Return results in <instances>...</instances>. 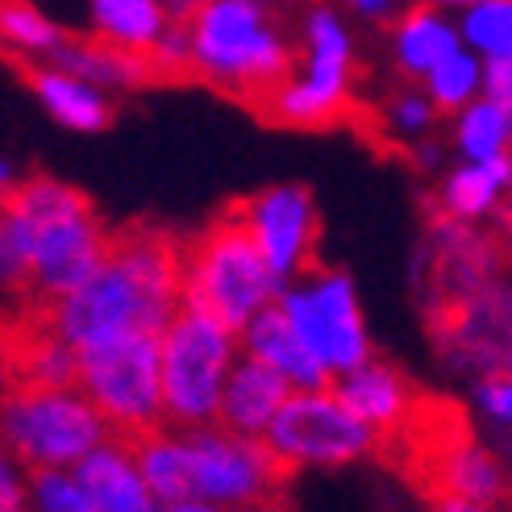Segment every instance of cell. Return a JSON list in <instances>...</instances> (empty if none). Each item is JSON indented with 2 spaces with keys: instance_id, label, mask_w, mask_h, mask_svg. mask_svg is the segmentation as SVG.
Listing matches in <instances>:
<instances>
[{
  "instance_id": "6da1fadb",
  "label": "cell",
  "mask_w": 512,
  "mask_h": 512,
  "mask_svg": "<svg viewBox=\"0 0 512 512\" xmlns=\"http://www.w3.org/2000/svg\"><path fill=\"white\" fill-rule=\"evenodd\" d=\"M179 309H184V242L159 225H125L113 229L105 267L80 292L46 304L38 321L84 354L121 338H163Z\"/></svg>"
},
{
  "instance_id": "7a4b0ae2",
  "label": "cell",
  "mask_w": 512,
  "mask_h": 512,
  "mask_svg": "<svg viewBox=\"0 0 512 512\" xmlns=\"http://www.w3.org/2000/svg\"><path fill=\"white\" fill-rule=\"evenodd\" d=\"M188 30L196 80L238 96L254 109L292 80L300 59L284 25L259 0H204V5H192Z\"/></svg>"
},
{
  "instance_id": "3957f363",
  "label": "cell",
  "mask_w": 512,
  "mask_h": 512,
  "mask_svg": "<svg viewBox=\"0 0 512 512\" xmlns=\"http://www.w3.org/2000/svg\"><path fill=\"white\" fill-rule=\"evenodd\" d=\"M34 234V275L30 292L42 304H59L80 292L105 267L113 229L96 213V204L67 179L25 175V184L5 200Z\"/></svg>"
},
{
  "instance_id": "277c9868",
  "label": "cell",
  "mask_w": 512,
  "mask_h": 512,
  "mask_svg": "<svg viewBox=\"0 0 512 512\" xmlns=\"http://www.w3.org/2000/svg\"><path fill=\"white\" fill-rule=\"evenodd\" d=\"M275 300V275L234 209L213 217L192 242H184V309H196L242 334Z\"/></svg>"
},
{
  "instance_id": "5b68a950",
  "label": "cell",
  "mask_w": 512,
  "mask_h": 512,
  "mask_svg": "<svg viewBox=\"0 0 512 512\" xmlns=\"http://www.w3.org/2000/svg\"><path fill=\"white\" fill-rule=\"evenodd\" d=\"M117 433L80 388H17L0 400V446L38 471H75Z\"/></svg>"
},
{
  "instance_id": "8992f818",
  "label": "cell",
  "mask_w": 512,
  "mask_h": 512,
  "mask_svg": "<svg viewBox=\"0 0 512 512\" xmlns=\"http://www.w3.org/2000/svg\"><path fill=\"white\" fill-rule=\"evenodd\" d=\"M163 350V404L171 429L217 425L225 383L242 358V338L229 325L196 309H179L159 338Z\"/></svg>"
},
{
  "instance_id": "52a82bcc",
  "label": "cell",
  "mask_w": 512,
  "mask_h": 512,
  "mask_svg": "<svg viewBox=\"0 0 512 512\" xmlns=\"http://www.w3.org/2000/svg\"><path fill=\"white\" fill-rule=\"evenodd\" d=\"M354 92V34L338 9H309L300 21V59L292 80L271 92L259 113L292 130L334 125L350 109Z\"/></svg>"
},
{
  "instance_id": "ba28073f",
  "label": "cell",
  "mask_w": 512,
  "mask_h": 512,
  "mask_svg": "<svg viewBox=\"0 0 512 512\" xmlns=\"http://www.w3.org/2000/svg\"><path fill=\"white\" fill-rule=\"evenodd\" d=\"M275 304L292 321L300 342L329 371V379H342L354 367H363L367 358H375L363 300H358L354 279L342 267L317 263L313 271L292 279L288 288H279Z\"/></svg>"
},
{
  "instance_id": "9c48e42d",
  "label": "cell",
  "mask_w": 512,
  "mask_h": 512,
  "mask_svg": "<svg viewBox=\"0 0 512 512\" xmlns=\"http://www.w3.org/2000/svg\"><path fill=\"white\" fill-rule=\"evenodd\" d=\"M80 392L125 442L167 425L159 338H121L80 354Z\"/></svg>"
},
{
  "instance_id": "30bf717a",
  "label": "cell",
  "mask_w": 512,
  "mask_h": 512,
  "mask_svg": "<svg viewBox=\"0 0 512 512\" xmlns=\"http://www.w3.org/2000/svg\"><path fill=\"white\" fill-rule=\"evenodd\" d=\"M267 450L279 458L288 475L296 471H338L371 458L383 438L367 429L334 388L321 392H292L284 413L267 429Z\"/></svg>"
},
{
  "instance_id": "8fae6325",
  "label": "cell",
  "mask_w": 512,
  "mask_h": 512,
  "mask_svg": "<svg viewBox=\"0 0 512 512\" xmlns=\"http://www.w3.org/2000/svg\"><path fill=\"white\" fill-rule=\"evenodd\" d=\"M188 463H192V500L217 512L263 508L275 512V496L284 492L288 471L259 438H242L221 425L188 429Z\"/></svg>"
},
{
  "instance_id": "7c38bea8",
  "label": "cell",
  "mask_w": 512,
  "mask_h": 512,
  "mask_svg": "<svg viewBox=\"0 0 512 512\" xmlns=\"http://www.w3.org/2000/svg\"><path fill=\"white\" fill-rule=\"evenodd\" d=\"M234 217L242 221L250 242L259 246L279 288H288L292 279L317 267L321 213H317V196L304 184H271L254 192L242 204H234Z\"/></svg>"
},
{
  "instance_id": "4fadbf2b",
  "label": "cell",
  "mask_w": 512,
  "mask_h": 512,
  "mask_svg": "<svg viewBox=\"0 0 512 512\" xmlns=\"http://www.w3.org/2000/svg\"><path fill=\"white\" fill-rule=\"evenodd\" d=\"M334 392L342 396V404L363 421L367 429H375L379 438H392V433L408 429V421L417 417V388L392 358H367L363 367H354L350 375L334 379Z\"/></svg>"
},
{
  "instance_id": "5bb4252c",
  "label": "cell",
  "mask_w": 512,
  "mask_h": 512,
  "mask_svg": "<svg viewBox=\"0 0 512 512\" xmlns=\"http://www.w3.org/2000/svg\"><path fill=\"white\" fill-rule=\"evenodd\" d=\"M238 338H242V354L254 358V363H263L267 371H275L292 392H321V388H334L329 371L313 358V350L300 342V334L292 329V321L279 313V304H271L267 313L254 317Z\"/></svg>"
},
{
  "instance_id": "9a60e30c",
  "label": "cell",
  "mask_w": 512,
  "mask_h": 512,
  "mask_svg": "<svg viewBox=\"0 0 512 512\" xmlns=\"http://www.w3.org/2000/svg\"><path fill=\"white\" fill-rule=\"evenodd\" d=\"M75 479H80L92 512H163L138 471L134 442L125 438H109L96 454H88L75 467Z\"/></svg>"
},
{
  "instance_id": "2e32d148",
  "label": "cell",
  "mask_w": 512,
  "mask_h": 512,
  "mask_svg": "<svg viewBox=\"0 0 512 512\" xmlns=\"http://www.w3.org/2000/svg\"><path fill=\"white\" fill-rule=\"evenodd\" d=\"M292 400V388L275 371H267L263 363L254 358H238L234 375L225 383V396H221V413L217 425L229 433H242V438H267V429L275 425V417L284 413V404Z\"/></svg>"
},
{
  "instance_id": "e0dca14e",
  "label": "cell",
  "mask_w": 512,
  "mask_h": 512,
  "mask_svg": "<svg viewBox=\"0 0 512 512\" xmlns=\"http://www.w3.org/2000/svg\"><path fill=\"white\" fill-rule=\"evenodd\" d=\"M30 92L50 113V121H59L71 134H100L113 125V96H105L88 80H80V75H71L55 63L30 67Z\"/></svg>"
},
{
  "instance_id": "ac0fdd59",
  "label": "cell",
  "mask_w": 512,
  "mask_h": 512,
  "mask_svg": "<svg viewBox=\"0 0 512 512\" xmlns=\"http://www.w3.org/2000/svg\"><path fill=\"white\" fill-rule=\"evenodd\" d=\"M454 50H463L458 38V21L446 17V9L438 5H417L404 9L392 25V63L408 80H421L433 67H442Z\"/></svg>"
},
{
  "instance_id": "d6986e66",
  "label": "cell",
  "mask_w": 512,
  "mask_h": 512,
  "mask_svg": "<svg viewBox=\"0 0 512 512\" xmlns=\"http://www.w3.org/2000/svg\"><path fill=\"white\" fill-rule=\"evenodd\" d=\"M171 21V5H159V0H92L88 5V34L138 59L163 42Z\"/></svg>"
},
{
  "instance_id": "ffe728a7",
  "label": "cell",
  "mask_w": 512,
  "mask_h": 512,
  "mask_svg": "<svg viewBox=\"0 0 512 512\" xmlns=\"http://www.w3.org/2000/svg\"><path fill=\"white\" fill-rule=\"evenodd\" d=\"M55 67L80 75V80H88L92 88H100L105 96H113V92H134V88H142V84L155 80V71H150L146 59L125 55V50L100 42V38H92V34H80V38L67 34L63 50L55 55Z\"/></svg>"
},
{
  "instance_id": "44dd1931",
  "label": "cell",
  "mask_w": 512,
  "mask_h": 512,
  "mask_svg": "<svg viewBox=\"0 0 512 512\" xmlns=\"http://www.w3.org/2000/svg\"><path fill=\"white\" fill-rule=\"evenodd\" d=\"M134 458H138L146 488L155 492V500L163 508L192 500V463H188L184 429L163 425L155 433H146V438L134 442Z\"/></svg>"
},
{
  "instance_id": "7402d4cb",
  "label": "cell",
  "mask_w": 512,
  "mask_h": 512,
  "mask_svg": "<svg viewBox=\"0 0 512 512\" xmlns=\"http://www.w3.org/2000/svg\"><path fill=\"white\" fill-rule=\"evenodd\" d=\"M508 188H512V155L454 167L442 179L438 200H442L446 217H454V221H479V217H488L496 209Z\"/></svg>"
},
{
  "instance_id": "603a6c76",
  "label": "cell",
  "mask_w": 512,
  "mask_h": 512,
  "mask_svg": "<svg viewBox=\"0 0 512 512\" xmlns=\"http://www.w3.org/2000/svg\"><path fill=\"white\" fill-rule=\"evenodd\" d=\"M17 375L30 388H80V350L34 317L17 329Z\"/></svg>"
},
{
  "instance_id": "cb8c5ba5",
  "label": "cell",
  "mask_w": 512,
  "mask_h": 512,
  "mask_svg": "<svg viewBox=\"0 0 512 512\" xmlns=\"http://www.w3.org/2000/svg\"><path fill=\"white\" fill-rule=\"evenodd\" d=\"M438 483H442V496L496 504L504 496V467H500V458L479 442H454V446L442 442Z\"/></svg>"
},
{
  "instance_id": "d4e9b609",
  "label": "cell",
  "mask_w": 512,
  "mask_h": 512,
  "mask_svg": "<svg viewBox=\"0 0 512 512\" xmlns=\"http://www.w3.org/2000/svg\"><path fill=\"white\" fill-rule=\"evenodd\" d=\"M63 42H67L63 25L55 17H46L38 5H25V0H5L0 5V50L5 55L42 67V63H55Z\"/></svg>"
},
{
  "instance_id": "484cf974",
  "label": "cell",
  "mask_w": 512,
  "mask_h": 512,
  "mask_svg": "<svg viewBox=\"0 0 512 512\" xmlns=\"http://www.w3.org/2000/svg\"><path fill=\"white\" fill-rule=\"evenodd\" d=\"M454 146L463 163H488L512 155V109H500L479 96L471 109L454 117Z\"/></svg>"
},
{
  "instance_id": "4316f807",
  "label": "cell",
  "mask_w": 512,
  "mask_h": 512,
  "mask_svg": "<svg viewBox=\"0 0 512 512\" xmlns=\"http://www.w3.org/2000/svg\"><path fill=\"white\" fill-rule=\"evenodd\" d=\"M458 38L475 59H512V0H471L458 13Z\"/></svg>"
},
{
  "instance_id": "83f0119b",
  "label": "cell",
  "mask_w": 512,
  "mask_h": 512,
  "mask_svg": "<svg viewBox=\"0 0 512 512\" xmlns=\"http://www.w3.org/2000/svg\"><path fill=\"white\" fill-rule=\"evenodd\" d=\"M421 92L429 96V105L438 109V113H454L458 117V113L471 109L475 100L483 96V59H475L467 46L454 50V55L442 67H433L425 75V88Z\"/></svg>"
},
{
  "instance_id": "f1b7e54d",
  "label": "cell",
  "mask_w": 512,
  "mask_h": 512,
  "mask_svg": "<svg viewBox=\"0 0 512 512\" xmlns=\"http://www.w3.org/2000/svg\"><path fill=\"white\" fill-rule=\"evenodd\" d=\"M34 275V234L17 213L0 204V288L21 292Z\"/></svg>"
},
{
  "instance_id": "f546056e",
  "label": "cell",
  "mask_w": 512,
  "mask_h": 512,
  "mask_svg": "<svg viewBox=\"0 0 512 512\" xmlns=\"http://www.w3.org/2000/svg\"><path fill=\"white\" fill-rule=\"evenodd\" d=\"M171 13H175L171 30H167L163 42L146 55L150 71H155V80H179V75H196V67H192V30H188L192 5H179V9L171 5Z\"/></svg>"
},
{
  "instance_id": "4dcf8cb0",
  "label": "cell",
  "mask_w": 512,
  "mask_h": 512,
  "mask_svg": "<svg viewBox=\"0 0 512 512\" xmlns=\"http://www.w3.org/2000/svg\"><path fill=\"white\" fill-rule=\"evenodd\" d=\"M30 512H92L75 471H38L30 479Z\"/></svg>"
},
{
  "instance_id": "1f68e13d",
  "label": "cell",
  "mask_w": 512,
  "mask_h": 512,
  "mask_svg": "<svg viewBox=\"0 0 512 512\" xmlns=\"http://www.w3.org/2000/svg\"><path fill=\"white\" fill-rule=\"evenodd\" d=\"M433 121H438V109L429 105V96H425V92H413V88L396 92L388 105H383V125H388V134L400 138V142L429 134V125H433Z\"/></svg>"
},
{
  "instance_id": "d6a6232c",
  "label": "cell",
  "mask_w": 512,
  "mask_h": 512,
  "mask_svg": "<svg viewBox=\"0 0 512 512\" xmlns=\"http://www.w3.org/2000/svg\"><path fill=\"white\" fill-rule=\"evenodd\" d=\"M30 471L0 446V512H30Z\"/></svg>"
},
{
  "instance_id": "836d02e7",
  "label": "cell",
  "mask_w": 512,
  "mask_h": 512,
  "mask_svg": "<svg viewBox=\"0 0 512 512\" xmlns=\"http://www.w3.org/2000/svg\"><path fill=\"white\" fill-rule=\"evenodd\" d=\"M475 408L488 421L512 429V375H488L475 388Z\"/></svg>"
},
{
  "instance_id": "e575fe53",
  "label": "cell",
  "mask_w": 512,
  "mask_h": 512,
  "mask_svg": "<svg viewBox=\"0 0 512 512\" xmlns=\"http://www.w3.org/2000/svg\"><path fill=\"white\" fill-rule=\"evenodd\" d=\"M483 100H492L500 109H512V59L483 63Z\"/></svg>"
},
{
  "instance_id": "d590c367",
  "label": "cell",
  "mask_w": 512,
  "mask_h": 512,
  "mask_svg": "<svg viewBox=\"0 0 512 512\" xmlns=\"http://www.w3.org/2000/svg\"><path fill=\"white\" fill-rule=\"evenodd\" d=\"M17 383H21V375H17V329L0 325V400H5Z\"/></svg>"
},
{
  "instance_id": "8d00e7d4",
  "label": "cell",
  "mask_w": 512,
  "mask_h": 512,
  "mask_svg": "<svg viewBox=\"0 0 512 512\" xmlns=\"http://www.w3.org/2000/svg\"><path fill=\"white\" fill-rule=\"evenodd\" d=\"M25 184V175H21V167L9 159V155H0V204H5L17 188Z\"/></svg>"
},
{
  "instance_id": "74e56055",
  "label": "cell",
  "mask_w": 512,
  "mask_h": 512,
  "mask_svg": "<svg viewBox=\"0 0 512 512\" xmlns=\"http://www.w3.org/2000/svg\"><path fill=\"white\" fill-rule=\"evenodd\" d=\"M350 13L367 17V21H388V17L396 13V5H392V0H354Z\"/></svg>"
},
{
  "instance_id": "f35d334b",
  "label": "cell",
  "mask_w": 512,
  "mask_h": 512,
  "mask_svg": "<svg viewBox=\"0 0 512 512\" xmlns=\"http://www.w3.org/2000/svg\"><path fill=\"white\" fill-rule=\"evenodd\" d=\"M433 512H496V504H475V500H458V496H438Z\"/></svg>"
},
{
  "instance_id": "ab89813d",
  "label": "cell",
  "mask_w": 512,
  "mask_h": 512,
  "mask_svg": "<svg viewBox=\"0 0 512 512\" xmlns=\"http://www.w3.org/2000/svg\"><path fill=\"white\" fill-rule=\"evenodd\" d=\"M163 512H217V508L200 504V500H184V504H171V508H163Z\"/></svg>"
},
{
  "instance_id": "60d3db41",
  "label": "cell",
  "mask_w": 512,
  "mask_h": 512,
  "mask_svg": "<svg viewBox=\"0 0 512 512\" xmlns=\"http://www.w3.org/2000/svg\"><path fill=\"white\" fill-rule=\"evenodd\" d=\"M246 512H263V508H246Z\"/></svg>"
}]
</instances>
